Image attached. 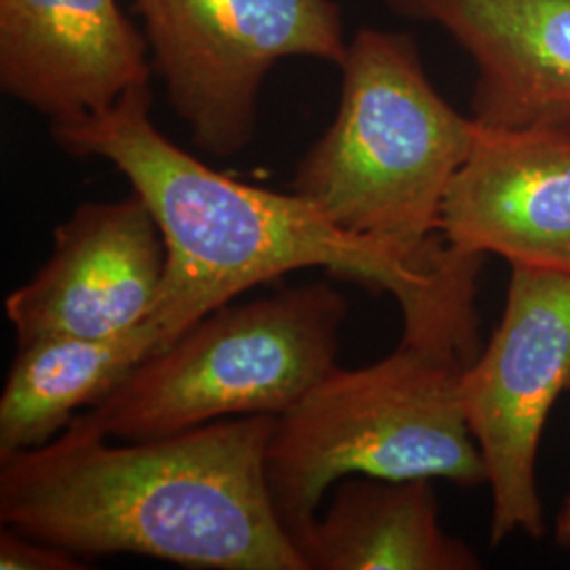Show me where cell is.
<instances>
[{
    "mask_svg": "<svg viewBox=\"0 0 570 570\" xmlns=\"http://www.w3.org/2000/svg\"><path fill=\"white\" fill-rule=\"evenodd\" d=\"M150 85L108 110L51 122L75 157L115 165L150 207L167 247L155 311L176 334L256 285L301 268L391 294L402 308V341L469 366L480 353L475 289L484 258L429 266L334 225L298 193L233 180L161 134L150 119Z\"/></svg>",
    "mask_w": 570,
    "mask_h": 570,
    "instance_id": "cell-1",
    "label": "cell"
},
{
    "mask_svg": "<svg viewBox=\"0 0 570 570\" xmlns=\"http://www.w3.org/2000/svg\"><path fill=\"white\" fill-rule=\"evenodd\" d=\"M275 421L237 416L121 444L70 421L45 446L0 456V522L77 556L306 570L266 482Z\"/></svg>",
    "mask_w": 570,
    "mask_h": 570,
    "instance_id": "cell-2",
    "label": "cell"
},
{
    "mask_svg": "<svg viewBox=\"0 0 570 570\" xmlns=\"http://www.w3.org/2000/svg\"><path fill=\"white\" fill-rule=\"evenodd\" d=\"M338 68L336 119L296 167L292 190L346 233L416 263L444 268L482 258L442 235L450 184L478 121L438 94L416 42L402 32L357 30Z\"/></svg>",
    "mask_w": 570,
    "mask_h": 570,
    "instance_id": "cell-3",
    "label": "cell"
},
{
    "mask_svg": "<svg viewBox=\"0 0 570 570\" xmlns=\"http://www.w3.org/2000/svg\"><path fill=\"white\" fill-rule=\"evenodd\" d=\"M463 370L402 341L370 366L330 370L277 416L266 482L292 543L317 515L327 489L348 475L489 482L461 402Z\"/></svg>",
    "mask_w": 570,
    "mask_h": 570,
    "instance_id": "cell-4",
    "label": "cell"
},
{
    "mask_svg": "<svg viewBox=\"0 0 570 570\" xmlns=\"http://www.w3.org/2000/svg\"><path fill=\"white\" fill-rule=\"evenodd\" d=\"M346 313L345 296L324 282L228 303L72 421L110 440L140 442L223 419L279 416L336 367Z\"/></svg>",
    "mask_w": 570,
    "mask_h": 570,
    "instance_id": "cell-5",
    "label": "cell"
},
{
    "mask_svg": "<svg viewBox=\"0 0 570 570\" xmlns=\"http://www.w3.org/2000/svg\"><path fill=\"white\" fill-rule=\"evenodd\" d=\"M150 63L199 150L235 157L256 134L266 75L285 58L341 66L334 0H136Z\"/></svg>",
    "mask_w": 570,
    "mask_h": 570,
    "instance_id": "cell-6",
    "label": "cell"
},
{
    "mask_svg": "<svg viewBox=\"0 0 570 570\" xmlns=\"http://www.w3.org/2000/svg\"><path fill=\"white\" fill-rule=\"evenodd\" d=\"M510 266L503 317L461 374L465 419L492 490V546L513 532H546L537 454L551 407L570 389V273Z\"/></svg>",
    "mask_w": 570,
    "mask_h": 570,
    "instance_id": "cell-7",
    "label": "cell"
},
{
    "mask_svg": "<svg viewBox=\"0 0 570 570\" xmlns=\"http://www.w3.org/2000/svg\"><path fill=\"white\" fill-rule=\"evenodd\" d=\"M167 268L161 228L142 197L81 204L53 230V252L4 301L18 345L42 336H110L144 322Z\"/></svg>",
    "mask_w": 570,
    "mask_h": 570,
    "instance_id": "cell-8",
    "label": "cell"
},
{
    "mask_svg": "<svg viewBox=\"0 0 570 570\" xmlns=\"http://www.w3.org/2000/svg\"><path fill=\"white\" fill-rule=\"evenodd\" d=\"M442 235L471 256L570 273V129L478 122L450 184Z\"/></svg>",
    "mask_w": 570,
    "mask_h": 570,
    "instance_id": "cell-9",
    "label": "cell"
},
{
    "mask_svg": "<svg viewBox=\"0 0 570 570\" xmlns=\"http://www.w3.org/2000/svg\"><path fill=\"white\" fill-rule=\"evenodd\" d=\"M148 53L119 0H0V87L51 122L150 85Z\"/></svg>",
    "mask_w": 570,
    "mask_h": 570,
    "instance_id": "cell-10",
    "label": "cell"
},
{
    "mask_svg": "<svg viewBox=\"0 0 570 570\" xmlns=\"http://www.w3.org/2000/svg\"><path fill=\"white\" fill-rule=\"evenodd\" d=\"M446 30L475 63L473 119L570 129V0H385Z\"/></svg>",
    "mask_w": 570,
    "mask_h": 570,
    "instance_id": "cell-11",
    "label": "cell"
},
{
    "mask_svg": "<svg viewBox=\"0 0 570 570\" xmlns=\"http://www.w3.org/2000/svg\"><path fill=\"white\" fill-rule=\"evenodd\" d=\"M306 570H475L468 543L440 524L431 480L348 475L294 537Z\"/></svg>",
    "mask_w": 570,
    "mask_h": 570,
    "instance_id": "cell-12",
    "label": "cell"
},
{
    "mask_svg": "<svg viewBox=\"0 0 570 570\" xmlns=\"http://www.w3.org/2000/svg\"><path fill=\"white\" fill-rule=\"evenodd\" d=\"M176 341L153 308L138 326L110 336H42L23 343L0 395V456L39 449L58 438L77 410L108 393Z\"/></svg>",
    "mask_w": 570,
    "mask_h": 570,
    "instance_id": "cell-13",
    "label": "cell"
},
{
    "mask_svg": "<svg viewBox=\"0 0 570 570\" xmlns=\"http://www.w3.org/2000/svg\"><path fill=\"white\" fill-rule=\"evenodd\" d=\"M0 569L2 570H79L87 569L72 551L28 537L20 530H0Z\"/></svg>",
    "mask_w": 570,
    "mask_h": 570,
    "instance_id": "cell-14",
    "label": "cell"
},
{
    "mask_svg": "<svg viewBox=\"0 0 570 570\" xmlns=\"http://www.w3.org/2000/svg\"><path fill=\"white\" fill-rule=\"evenodd\" d=\"M556 543L560 548H570V494L556 520Z\"/></svg>",
    "mask_w": 570,
    "mask_h": 570,
    "instance_id": "cell-15",
    "label": "cell"
}]
</instances>
